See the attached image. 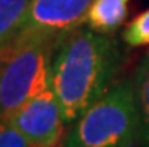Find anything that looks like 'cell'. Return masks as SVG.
Listing matches in <instances>:
<instances>
[{"instance_id": "cell-3", "label": "cell", "mask_w": 149, "mask_h": 147, "mask_svg": "<svg viewBox=\"0 0 149 147\" xmlns=\"http://www.w3.org/2000/svg\"><path fill=\"white\" fill-rule=\"evenodd\" d=\"M56 39H15L0 50V116L51 87Z\"/></svg>"}, {"instance_id": "cell-9", "label": "cell", "mask_w": 149, "mask_h": 147, "mask_svg": "<svg viewBox=\"0 0 149 147\" xmlns=\"http://www.w3.org/2000/svg\"><path fill=\"white\" fill-rule=\"evenodd\" d=\"M122 36L130 47H149V9L137 15L127 26Z\"/></svg>"}, {"instance_id": "cell-1", "label": "cell", "mask_w": 149, "mask_h": 147, "mask_svg": "<svg viewBox=\"0 0 149 147\" xmlns=\"http://www.w3.org/2000/svg\"><path fill=\"white\" fill-rule=\"evenodd\" d=\"M124 54L116 39L77 27L62 35L54 47L51 89L71 126L116 81Z\"/></svg>"}, {"instance_id": "cell-2", "label": "cell", "mask_w": 149, "mask_h": 147, "mask_svg": "<svg viewBox=\"0 0 149 147\" xmlns=\"http://www.w3.org/2000/svg\"><path fill=\"white\" fill-rule=\"evenodd\" d=\"M142 116L134 80L124 78L96 99L69 126L62 147H137Z\"/></svg>"}, {"instance_id": "cell-4", "label": "cell", "mask_w": 149, "mask_h": 147, "mask_svg": "<svg viewBox=\"0 0 149 147\" xmlns=\"http://www.w3.org/2000/svg\"><path fill=\"white\" fill-rule=\"evenodd\" d=\"M3 117L18 129L33 147H57L66 128L62 107L51 87Z\"/></svg>"}, {"instance_id": "cell-8", "label": "cell", "mask_w": 149, "mask_h": 147, "mask_svg": "<svg viewBox=\"0 0 149 147\" xmlns=\"http://www.w3.org/2000/svg\"><path fill=\"white\" fill-rule=\"evenodd\" d=\"M134 84L142 116V147H149V54L137 68Z\"/></svg>"}, {"instance_id": "cell-7", "label": "cell", "mask_w": 149, "mask_h": 147, "mask_svg": "<svg viewBox=\"0 0 149 147\" xmlns=\"http://www.w3.org/2000/svg\"><path fill=\"white\" fill-rule=\"evenodd\" d=\"M33 0H0V50L20 35Z\"/></svg>"}, {"instance_id": "cell-10", "label": "cell", "mask_w": 149, "mask_h": 147, "mask_svg": "<svg viewBox=\"0 0 149 147\" xmlns=\"http://www.w3.org/2000/svg\"><path fill=\"white\" fill-rule=\"evenodd\" d=\"M0 147H33V144L3 116H0Z\"/></svg>"}, {"instance_id": "cell-5", "label": "cell", "mask_w": 149, "mask_h": 147, "mask_svg": "<svg viewBox=\"0 0 149 147\" xmlns=\"http://www.w3.org/2000/svg\"><path fill=\"white\" fill-rule=\"evenodd\" d=\"M95 0H33L27 18L15 39H59L86 21ZM14 39V41H15Z\"/></svg>"}, {"instance_id": "cell-6", "label": "cell", "mask_w": 149, "mask_h": 147, "mask_svg": "<svg viewBox=\"0 0 149 147\" xmlns=\"http://www.w3.org/2000/svg\"><path fill=\"white\" fill-rule=\"evenodd\" d=\"M130 0H95L86 15L87 27L104 35H110L124 23Z\"/></svg>"}]
</instances>
